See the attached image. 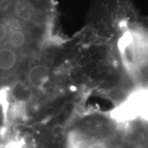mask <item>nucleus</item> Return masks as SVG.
<instances>
[{"label": "nucleus", "mask_w": 148, "mask_h": 148, "mask_svg": "<svg viewBox=\"0 0 148 148\" xmlns=\"http://www.w3.org/2000/svg\"><path fill=\"white\" fill-rule=\"evenodd\" d=\"M21 52L8 45H0V76H9L19 69Z\"/></svg>", "instance_id": "obj_1"}, {"label": "nucleus", "mask_w": 148, "mask_h": 148, "mask_svg": "<svg viewBox=\"0 0 148 148\" xmlns=\"http://www.w3.org/2000/svg\"><path fill=\"white\" fill-rule=\"evenodd\" d=\"M50 77V70L47 65L38 64L32 66L27 74V80L33 88L40 89L44 87Z\"/></svg>", "instance_id": "obj_2"}]
</instances>
